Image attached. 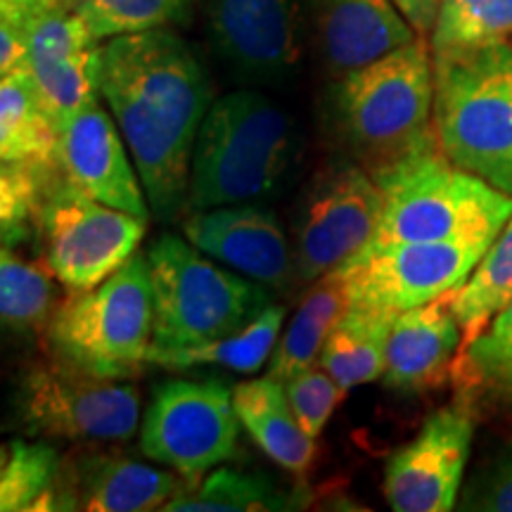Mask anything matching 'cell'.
Masks as SVG:
<instances>
[{
	"label": "cell",
	"instance_id": "6da1fadb",
	"mask_svg": "<svg viewBox=\"0 0 512 512\" xmlns=\"http://www.w3.org/2000/svg\"><path fill=\"white\" fill-rule=\"evenodd\" d=\"M107 100L157 219L171 221L188 197L197 133L211 107L209 76L169 27L107 38L100 46Z\"/></svg>",
	"mask_w": 512,
	"mask_h": 512
},
{
	"label": "cell",
	"instance_id": "7a4b0ae2",
	"mask_svg": "<svg viewBox=\"0 0 512 512\" xmlns=\"http://www.w3.org/2000/svg\"><path fill=\"white\" fill-rule=\"evenodd\" d=\"M384 207L370 245L437 240L494 242L512 219V197L458 166L437 136L373 176Z\"/></svg>",
	"mask_w": 512,
	"mask_h": 512
},
{
	"label": "cell",
	"instance_id": "3957f363",
	"mask_svg": "<svg viewBox=\"0 0 512 512\" xmlns=\"http://www.w3.org/2000/svg\"><path fill=\"white\" fill-rule=\"evenodd\" d=\"M297 138L285 110L259 91H235L209 107L190 166L192 211L266 200L285 181Z\"/></svg>",
	"mask_w": 512,
	"mask_h": 512
},
{
	"label": "cell",
	"instance_id": "277c9868",
	"mask_svg": "<svg viewBox=\"0 0 512 512\" xmlns=\"http://www.w3.org/2000/svg\"><path fill=\"white\" fill-rule=\"evenodd\" d=\"M335 119L370 176L380 174L434 136V57L427 38L339 76Z\"/></svg>",
	"mask_w": 512,
	"mask_h": 512
},
{
	"label": "cell",
	"instance_id": "5b68a950",
	"mask_svg": "<svg viewBox=\"0 0 512 512\" xmlns=\"http://www.w3.org/2000/svg\"><path fill=\"white\" fill-rule=\"evenodd\" d=\"M147 266L155 299L152 349L209 344L242 330L271 306L268 287L216 266L176 235L150 247Z\"/></svg>",
	"mask_w": 512,
	"mask_h": 512
},
{
	"label": "cell",
	"instance_id": "8992f818",
	"mask_svg": "<svg viewBox=\"0 0 512 512\" xmlns=\"http://www.w3.org/2000/svg\"><path fill=\"white\" fill-rule=\"evenodd\" d=\"M155 328L147 256L128 264L88 292L69 294L48 323L53 356L107 380H128L147 363Z\"/></svg>",
	"mask_w": 512,
	"mask_h": 512
},
{
	"label": "cell",
	"instance_id": "52a82bcc",
	"mask_svg": "<svg viewBox=\"0 0 512 512\" xmlns=\"http://www.w3.org/2000/svg\"><path fill=\"white\" fill-rule=\"evenodd\" d=\"M434 57L432 126L441 150L512 197V93L482 53Z\"/></svg>",
	"mask_w": 512,
	"mask_h": 512
},
{
	"label": "cell",
	"instance_id": "ba28073f",
	"mask_svg": "<svg viewBox=\"0 0 512 512\" xmlns=\"http://www.w3.org/2000/svg\"><path fill=\"white\" fill-rule=\"evenodd\" d=\"M43 261L69 294L88 292L138 252L145 219L112 209L72 183L55 178L38 211Z\"/></svg>",
	"mask_w": 512,
	"mask_h": 512
},
{
	"label": "cell",
	"instance_id": "9c48e42d",
	"mask_svg": "<svg viewBox=\"0 0 512 512\" xmlns=\"http://www.w3.org/2000/svg\"><path fill=\"white\" fill-rule=\"evenodd\" d=\"M17 411L24 427L46 437L110 444L138 430L140 394L126 380L95 377L86 370L53 361L34 363L17 389Z\"/></svg>",
	"mask_w": 512,
	"mask_h": 512
},
{
	"label": "cell",
	"instance_id": "30bf717a",
	"mask_svg": "<svg viewBox=\"0 0 512 512\" xmlns=\"http://www.w3.org/2000/svg\"><path fill=\"white\" fill-rule=\"evenodd\" d=\"M240 420L226 382L166 380L152 392L145 411L140 448L188 484L238 458Z\"/></svg>",
	"mask_w": 512,
	"mask_h": 512
},
{
	"label": "cell",
	"instance_id": "8fae6325",
	"mask_svg": "<svg viewBox=\"0 0 512 512\" xmlns=\"http://www.w3.org/2000/svg\"><path fill=\"white\" fill-rule=\"evenodd\" d=\"M380 185L361 164H337L313 178L294 214V271L323 278L373 242L382 219Z\"/></svg>",
	"mask_w": 512,
	"mask_h": 512
},
{
	"label": "cell",
	"instance_id": "7c38bea8",
	"mask_svg": "<svg viewBox=\"0 0 512 512\" xmlns=\"http://www.w3.org/2000/svg\"><path fill=\"white\" fill-rule=\"evenodd\" d=\"M491 242L437 240L368 245L339 266L351 306L401 313L456 292Z\"/></svg>",
	"mask_w": 512,
	"mask_h": 512
},
{
	"label": "cell",
	"instance_id": "4fadbf2b",
	"mask_svg": "<svg viewBox=\"0 0 512 512\" xmlns=\"http://www.w3.org/2000/svg\"><path fill=\"white\" fill-rule=\"evenodd\" d=\"M27 48V69L55 126H67L76 112L100 95V46L67 0H48L17 19Z\"/></svg>",
	"mask_w": 512,
	"mask_h": 512
},
{
	"label": "cell",
	"instance_id": "5bb4252c",
	"mask_svg": "<svg viewBox=\"0 0 512 512\" xmlns=\"http://www.w3.org/2000/svg\"><path fill=\"white\" fill-rule=\"evenodd\" d=\"M475 422L463 406L432 413L384 467V498L396 512H448L456 508L470 458Z\"/></svg>",
	"mask_w": 512,
	"mask_h": 512
},
{
	"label": "cell",
	"instance_id": "9a60e30c",
	"mask_svg": "<svg viewBox=\"0 0 512 512\" xmlns=\"http://www.w3.org/2000/svg\"><path fill=\"white\" fill-rule=\"evenodd\" d=\"M188 479L114 451H79L60 463L55 484L31 510L147 512L181 494Z\"/></svg>",
	"mask_w": 512,
	"mask_h": 512
},
{
	"label": "cell",
	"instance_id": "2e32d148",
	"mask_svg": "<svg viewBox=\"0 0 512 512\" xmlns=\"http://www.w3.org/2000/svg\"><path fill=\"white\" fill-rule=\"evenodd\" d=\"M216 53L240 79L283 81L302 57L299 0H209Z\"/></svg>",
	"mask_w": 512,
	"mask_h": 512
},
{
	"label": "cell",
	"instance_id": "e0dca14e",
	"mask_svg": "<svg viewBox=\"0 0 512 512\" xmlns=\"http://www.w3.org/2000/svg\"><path fill=\"white\" fill-rule=\"evenodd\" d=\"M183 233L202 254L268 290H283L297 278L290 240L271 209L256 204H226L192 211Z\"/></svg>",
	"mask_w": 512,
	"mask_h": 512
},
{
	"label": "cell",
	"instance_id": "ac0fdd59",
	"mask_svg": "<svg viewBox=\"0 0 512 512\" xmlns=\"http://www.w3.org/2000/svg\"><path fill=\"white\" fill-rule=\"evenodd\" d=\"M60 171L64 181L93 200L147 221V197L136 164L117 121L98 100L88 102L60 131Z\"/></svg>",
	"mask_w": 512,
	"mask_h": 512
},
{
	"label": "cell",
	"instance_id": "d6986e66",
	"mask_svg": "<svg viewBox=\"0 0 512 512\" xmlns=\"http://www.w3.org/2000/svg\"><path fill=\"white\" fill-rule=\"evenodd\" d=\"M463 330L453 311V292L396 313L387 339L382 382L403 394H422L453 377Z\"/></svg>",
	"mask_w": 512,
	"mask_h": 512
},
{
	"label": "cell",
	"instance_id": "ffe728a7",
	"mask_svg": "<svg viewBox=\"0 0 512 512\" xmlns=\"http://www.w3.org/2000/svg\"><path fill=\"white\" fill-rule=\"evenodd\" d=\"M311 15L320 55L335 76L420 38L394 0H311Z\"/></svg>",
	"mask_w": 512,
	"mask_h": 512
},
{
	"label": "cell",
	"instance_id": "44dd1931",
	"mask_svg": "<svg viewBox=\"0 0 512 512\" xmlns=\"http://www.w3.org/2000/svg\"><path fill=\"white\" fill-rule=\"evenodd\" d=\"M235 413L254 444L292 475H306L316 460V439L299 425L285 382L266 375L233 389Z\"/></svg>",
	"mask_w": 512,
	"mask_h": 512
},
{
	"label": "cell",
	"instance_id": "7402d4cb",
	"mask_svg": "<svg viewBox=\"0 0 512 512\" xmlns=\"http://www.w3.org/2000/svg\"><path fill=\"white\" fill-rule=\"evenodd\" d=\"M0 164L60 171V128L27 67L0 79Z\"/></svg>",
	"mask_w": 512,
	"mask_h": 512
},
{
	"label": "cell",
	"instance_id": "603a6c76",
	"mask_svg": "<svg viewBox=\"0 0 512 512\" xmlns=\"http://www.w3.org/2000/svg\"><path fill=\"white\" fill-rule=\"evenodd\" d=\"M349 306V292L339 268L313 280V287L304 294L297 313L280 337L278 349L273 351L268 375L287 382L302 370L316 366L325 339L349 311Z\"/></svg>",
	"mask_w": 512,
	"mask_h": 512
},
{
	"label": "cell",
	"instance_id": "cb8c5ba5",
	"mask_svg": "<svg viewBox=\"0 0 512 512\" xmlns=\"http://www.w3.org/2000/svg\"><path fill=\"white\" fill-rule=\"evenodd\" d=\"M392 320L394 313L349 306V311L325 339L318 363L347 392L380 380L387 366V339Z\"/></svg>",
	"mask_w": 512,
	"mask_h": 512
},
{
	"label": "cell",
	"instance_id": "d4e9b609",
	"mask_svg": "<svg viewBox=\"0 0 512 512\" xmlns=\"http://www.w3.org/2000/svg\"><path fill=\"white\" fill-rule=\"evenodd\" d=\"M285 323L283 306H268L245 328L233 335L214 339L209 344L185 349H152L147 351V363L166 370L192 368H228L235 373H256L273 356L275 342Z\"/></svg>",
	"mask_w": 512,
	"mask_h": 512
},
{
	"label": "cell",
	"instance_id": "484cf974",
	"mask_svg": "<svg viewBox=\"0 0 512 512\" xmlns=\"http://www.w3.org/2000/svg\"><path fill=\"white\" fill-rule=\"evenodd\" d=\"M302 508V498L292 491H283L271 477L249 475V472L221 467L200 482L185 484L164 505L166 512H264Z\"/></svg>",
	"mask_w": 512,
	"mask_h": 512
},
{
	"label": "cell",
	"instance_id": "4316f807",
	"mask_svg": "<svg viewBox=\"0 0 512 512\" xmlns=\"http://www.w3.org/2000/svg\"><path fill=\"white\" fill-rule=\"evenodd\" d=\"M512 302V219L486 249L470 278L453 292V311L467 344ZM460 354V351H458Z\"/></svg>",
	"mask_w": 512,
	"mask_h": 512
},
{
	"label": "cell",
	"instance_id": "83f0119b",
	"mask_svg": "<svg viewBox=\"0 0 512 512\" xmlns=\"http://www.w3.org/2000/svg\"><path fill=\"white\" fill-rule=\"evenodd\" d=\"M432 55H467L512 41V0H439Z\"/></svg>",
	"mask_w": 512,
	"mask_h": 512
},
{
	"label": "cell",
	"instance_id": "f1b7e54d",
	"mask_svg": "<svg viewBox=\"0 0 512 512\" xmlns=\"http://www.w3.org/2000/svg\"><path fill=\"white\" fill-rule=\"evenodd\" d=\"M55 280L46 261H27L10 245H0V330L48 328L57 309Z\"/></svg>",
	"mask_w": 512,
	"mask_h": 512
},
{
	"label": "cell",
	"instance_id": "f546056e",
	"mask_svg": "<svg viewBox=\"0 0 512 512\" xmlns=\"http://www.w3.org/2000/svg\"><path fill=\"white\" fill-rule=\"evenodd\" d=\"M453 380L463 389H482L486 396L512 408V302L460 349Z\"/></svg>",
	"mask_w": 512,
	"mask_h": 512
},
{
	"label": "cell",
	"instance_id": "4dcf8cb0",
	"mask_svg": "<svg viewBox=\"0 0 512 512\" xmlns=\"http://www.w3.org/2000/svg\"><path fill=\"white\" fill-rule=\"evenodd\" d=\"M98 41L164 29L188 19L192 0H67Z\"/></svg>",
	"mask_w": 512,
	"mask_h": 512
},
{
	"label": "cell",
	"instance_id": "1f68e13d",
	"mask_svg": "<svg viewBox=\"0 0 512 512\" xmlns=\"http://www.w3.org/2000/svg\"><path fill=\"white\" fill-rule=\"evenodd\" d=\"M55 171L24 164H0V245L29 238Z\"/></svg>",
	"mask_w": 512,
	"mask_h": 512
},
{
	"label": "cell",
	"instance_id": "d6a6232c",
	"mask_svg": "<svg viewBox=\"0 0 512 512\" xmlns=\"http://www.w3.org/2000/svg\"><path fill=\"white\" fill-rule=\"evenodd\" d=\"M60 456L48 444L15 441L0 472V512L31 510L60 472Z\"/></svg>",
	"mask_w": 512,
	"mask_h": 512
},
{
	"label": "cell",
	"instance_id": "836d02e7",
	"mask_svg": "<svg viewBox=\"0 0 512 512\" xmlns=\"http://www.w3.org/2000/svg\"><path fill=\"white\" fill-rule=\"evenodd\" d=\"M285 392L287 399H290L294 415H297L299 425H302L306 434H311L313 439H318L320 434H323L332 413L337 411V406L344 401V396H347V389L339 387L335 377L320 366V363L290 377V380L285 382Z\"/></svg>",
	"mask_w": 512,
	"mask_h": 512
},
{
	"label": "cell",
	"instance_id": "e575fe53",
	"mask_svg": "<svg viewBox=\"0 0 512 512\" xmlns=\"http://www.w3.org/2000/svg\"><path fill=\"white\" fill-rule=\"evenodd\" d=\"M465 510L512 512V448L501 453L465 494Z\"/></svg>",
	"mask_w": 512,
	"mask_h": 512
},
{
	"label": "cell",
	"instance_id": "d590c367",
	"mask_svg": "<svg viewBox=\"0 0 512 512\" xmlns=\"http://www.w3.org/2000/svg\"><path fill=\"white\" fill-rule=\"evenodd\" d=\"M22 67H27V48L22 36L0 17V79Z\"/></svg>",
	"mask_w": 512,
	"mask_h": 512
},
{
	"label": "cell",
	"instance_id": "8d00e7d4",
	"mask_svg": "<svg viewBox=\"0 0 512 512\" xmlns=\"http://www.w3.org/2000/svg\"><path fill=\"white\" fill-rule=\"evenodd\" d=\"M401 15L408 19V24L415 29L420 38H430V31L437 19L439 0H394Z\"/></svg>",
	"mask_w": 512,
	"mask_h": 512
},
{
	"label": "cell",
	"instance_id": "74e56055",
	"mask_svg": "<svg viewBox=\"0 0 512 512\" xmlns=\"http://www.w3.org/2000/svg\"><path fill=\"white\" fill-rule=\"evenodd\" d=\"M484 55V60L489 62V67L501 76V81L508 86V91L512 93V46L510 43H503V46L496 48H486L479 50Z\"/></svg>",
	"mask_w": 512,
	"mask_h": 512
},
{
	"label": "cell",
	"instance_id": "f35d334b",
	"mask_svg": "<svg viewBox=\"0 0 512 512\" xmlns=\"http://www.w3.org/2000/svg\"><path fill=\"white\" fill-rule=\"evenodd\" d=\"M43 3H48V0H5V3L0 5V17H3L10 27H15V22L24 15V12Z\"/></svg>",
	"mask_w": 512,
	"mask_h": 512
},
{
	"label": "cell",
	"instance_id": "ab89813d",
	"mask_svg": "<svg viewBox=\"0 0 512 512\" xmlns=\"http://www.w3.org/2000/svg\"><path fill=\"white\" fill-rule=\"evenodd\" d=\"M8 451H5V446H0V472H3V467H5V463H8Z\"/></svg>",
	"mask_w": 512,
	"mask_h": 512
},
{
	"label": "cell",
	"instance_id": "60d3db41",
	"mask_svg": "<svg viewBox=\"0 0 512 512\" xmlns=\"http://www.w3.org/2000/svg\"><path fill=\"white\" fill-rule=\"evenodd\" d=\"M5 3V0H0V5H3Z\"/></svg>",
	"mask_w": 512,
	"mask_h": 512
}]
</instances>
